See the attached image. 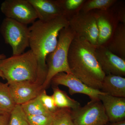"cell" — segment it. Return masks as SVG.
<instances>
[{"mask_svg": "<svg viewBox=\"0 0 125 125\" xmlns=\"http://www.w3.org/2000/svg\"><path fill=\"white\" fill-rule=\"evenodd\" d=\"M52 88L53 93L52 96L58 108H68L74 110L81 106L79 102L71 98L66 92L60 89L58 86H53Z\"/></svg>", "mask_w": 125, "mask_h": 125, "instance_id": "18", "label": "cell"}, {"mask_svg": "<svg viewBox=\"0 0 125 125\" xmlns=\"http://www.w3.org/2000/svg\"><path fill=\"white\" fill-rule=\"evenodd\" d=\"M73 125H105L108 118L100 100H91L85 106L71 110Z\"/></svg>", "mask_w": 125, "mask_h": 125, "instance_id": "6", "label": "cell"}, {"mask_svg": "<svg viewBox=\"0 0 125 125\" xmlns=\"http://www.w3.org/2000/svg\"><path fill=\"white\" fill-rule=\"evenodd\" d=\"M95 56L106 75L125 76V60L113 54L106 47H96Z\"/></svg>", "mask_w": 125, "mask_h": 125, "instance_id": "11", "label": "cell"}, {"mask_svg": "<svg viewBox=\"0 0 125 125\" xmlns=\"http://www.w3.org/2000/svg\"><path fill=\"white\" fill-rule=\"evenodd\" d=\"M53 86L61 85L69 88L71 95L76 94H85L89 97L91 100H99V95L106 94L101 90L90 88L82 82L72 74L61 72L55 75L52 79L51 84Z\"/></svg>", "mask_w": 125, "mask_h": 125, "instance_id": "10", "label": "cell"}, {"mask_svg": "<svg viewBox=\"0 0 125 125\" xmlns=\"http://www.w3.org/2000/svg\"><path fill=\"white\" fill-rule=\"evenodd\" d=\"M28 0L34 8L39 20L49 21L64 16L57 0Z\"/></svg>", "mask_w": 125, "mask_h": 125, "instance_id": "14", "label": "cell"}, {"mask_svg": "<svg viewBox=\"0 0 125 125\" xmlns=\"http://www.w3.org/2000/svg\"><path fill=\"white\" fill-rule=\"evenodd\" d=\"M21 105L25 114L28 115H52L55 113L49 111L43 106L39 94L35 98Z\"/></svg>", "mask_w": 125, "mask_h": 125, "instance_id": "19", "label": "cell"}, {"mask_svg": "<svg viewBox=\"0 0 125 125\" xmlns=\"http://www.w3.org/2000/svg\"><path fill=\"white\" fill-rule=\"evenodd\" d=\"M0 10L6 18L27 25L38 19L34 8L28 0H5L1 3Z\"/></svg>", "mask_w": 125, "mask_h": 125, "instance_id": "8", "label": "cell"}, {"mask_svg": "<svg viewBox=\"0 0 125 125\" xmlns=\"http://www.w3.org/2000/svg\"><path fill=\"white\" fill-rule=\"evenodd\" d=\"M108 125H125V120L113 122L111 124Z\"/></svg>", "mask_w": 125, "mask_h": 125, "instance_id": "28", "label": "cell"}, {"mask_svg": "<svg viewBox=\"0 0 125 125\" xmlns=\"http://www.w3.org/2000/svg\"><path fill=\"white\" fill-rule=\"evenodd\" d=\"M69 27L75 36L83 38L97 46L98 31L93 11H80L69 19Z\"/></svg>", "mask_w": 125, "mask_h": 125, "instance_id": "7", "label": "cell"}, {"mask_svg": "<svg viewBox=\"0 0 125 125\" xmlns=\"http://www.w3.org/2000/svg\"><path fill=\"white\" fill-rule=\"evenodd\" d=\"M69 26V20L62 16L47 21H35L29 27V47L38 63L37 80L44 83L47 74L46 58L57 44L60 31Z\"/></svg>", "mask_w": 125, "mask_h": 125, "instance_id": "1", "label": "cell"}, {"mask_svg": "<svg viewBox=\"0 0 125 125\" xmlns=\"http://www.w3.org/2000/svg\"><path fill=\"white\" fill-rule=\"evenodd\" d=\"M12 98L16 105H22L35 98L42 89V84L34 81H21L9 84Z\"/></svg>", "mask_w": 125, "mask_h": 125, "instance_id": "12", "label": "cell"}, {"mask_svg": "<svg viewBox=\"0 0 125 125\" xmlns=\"http://www.w3.org/2000/svg\"><path fill=\"white\" fill-rule=\"evenodd\" d=\"M117 1L116 0H86L80 11L87 12L95 10H108Z\"/></svg>", "mask_w": 125, "mask_h": 125, "instance_id": "21", "label": "cell"}, {"mask_svg": "<svg viewBox=\"0 0 125 125\" xmlns=\"http://www.w3.org/2000/svg\"><path fill=\"white\" fill-rule=\"evenodd\" d=\"M26 115L30 125H52L54 120V114L52 115Z\"/></svg>", "mask_w": 125, "mask_h": 125, "instance_id": "24", "label": "cell"}, {"mask_svg": "<svg viewBox=\"0 0 125 125\" xmlns=\"http://www.w3.org/2000/svg\"><path fill=\"white\" fill-rule=\"evenodd\" d=\"M110 9L116 17L119 23L125 24V8L124 6L115 5V4Z\"/></svg>", "mask_w": 125, "mask_h": 125, "instance_id": "26", "label": "cell"}, {"mask_svg": "<svg viewBox=\"0 0 125 125\" xmlns=\"http://www.w3.org/2000/svg\"><path fill=\"white\" fill-rule=\"evenodd\" d=\"M16 105L11 96L9 84L0 81V114L10 115Z\"/></svg>", "mask_w": 125, "mask_h": 125, "instance_id": "17", "label": "cell"}, {"mask_svg": "<svg viewBox=\"0 0 125 125\" xmlns=\"http://www.w3.org/2000/svg\"><path fill=\"white\" fill-rule=\"evenodd\" d=\"M6 58V56L4 54H0V61Z\"/></svg>", "mask_w": 125, "mask_h": 125, "instance_id": "29", "label": "cell"}, {"mask_svg": "<svg viewBox=\"0 0 125 125\" xmlns=\"http://www.w3.org/2000/svg\"><path fill=\"white\" fill-rule=\"evenodd\" d=\"M75 36V33L69 26L60 31L56 48L46 58L48 72L42 85L43 89H46L51 84L52 79L56 74L61 72L71 74L67 57L70 46Z\"/></svg>", "mask_w": 125, "mask_h": 125, "instance_id": "4", "label": "cell"}, {"mask_svg": "<svg viewBox=\"0 0 125 125\" xmlns=\"http://www.w3.org/2000/svg\"><path fill=\"white\" fill-rule=\"evenodd\" d=\"M98 31L97 47H106L109 43L119 22L111 10H93Z\"/></svg>", "mask_w": 125, "mask_h": 125, "instance_id": "9", "label": "cell"}, {"mask_svg": "<svg viewBox=\"0 0 125 125\" xmlns=\"http://www.w3.org/2000/svg\"><path fill=\"white\" fill-rule=\"evenodd\" d=\"M63 14L68 20L79 12L86 0H57Z\"/></svg>", "mask_w": 125, "mask_h": 125, "instance_id": "20", "label": "cell"}, {"mask_svg": "<svg viewBox=\"0 0 125 125\" xmlns=\"http://www.w3.org/2000/svg\"><path fill=\"white\" fill-rule=\"evenodd\" d=\"M10 115L0 114V125H9Z\"/></svg>", "mask_w": 125, "mask_h": 125, "instance_id": "27", "label": "cell"}, {"mask_svg": "<svg viewBox=\"0 0 125 125\" xmlns=\"http://www.w3.org/2000/svg\"><path fill=\"white\" fill-rule=\"evenodd\" d=\"M101 91L114 97L125 98V78L114 75H105Z\"/></svg>", "mask_w": 125, "mask_h": 125, "instance_id": "15", "label": "cell"}, {"mask_svg": "<svg viewBox=\"0 0 125 125\" xmlns=\"http://www.w3.org/2000/svg\"><path fill=\"white\" fill-rule=\"evenodd\" d=\"M38 63L31 50L18 55H12L0 61V71L9 84L36 80Z\"/></svg>", "mask_w": 125, "mask_h": 125, "instance_id": "3", "label": "cell"}, {"mask_svg": "<svg viewBox=\"0 0 125 125\" xmlns=\"http://www.w3.org/2000/svg\"><path fill=\"white\" fill-rule=\"evenodd\" d=\"M9 125H30L21 105H16L11 112Z\"/></svg>", "mask_w": 125, "mask_h": 125, "instance_id": "23", "label": "cell"}, {"mask_svg": "<svg viewBox=\"0 0 125 125\" xmlns=\"http://www.w3.org/2000/svg\"><path fill=\"white\" fill-rule=\"evenodd\" d=\"M96 47L85 39L75 36L68 52V65L71 74L90 88L101 90L106 74L95 56Z\"/></svg>", "mask_w": 125, "mask_h": 125, "instance_id": "2", "label": "cell"}, {"mask_svg": "<svg viewBox=\"0 0 125 125\" xmlns=\"http://www.w3.org/2000/svg\"><path fill=\"white\" fill-rule=\"evenodd\" d=\"M0 77L2 78V79H4V76H3V74L2 73H1V72L0 71Z\"/></svg>", "mask_w": 125, "mask_h": 125, "instance_id": "30", "label": "cell"}, {"mask_svg": "<svg viewBox=\"0 0 125 125\" xmlns=\"http://www.w3.org/2000/svg\"><path fill=\"white\" fill-rule=\"evenodd\" d=\"M39 96L43 105L51 112L55 113L59 109L56 105L52 96L48 95L46 90H42Z\"/></svg>", "mask_w": 125, "mask_h": 125, "instance_id": "25", "label": "cell"}, {"mask_svg": "<svg viewBox=\"0 0 125 125\" xmlns=\"http://www.w3.org/2000/svg\"><path fill=\"white\" fill-rule=\"evenodd\" d=\"M98 98L102 103L108 121L113 123L125 120V98L104 94H99Z\"/></svg>", "mask_w": 125, "mask_h": 125, "instance_id": "13", "label": "cell"}, {"mask_svg": "<svg viewBox=\"0 0 125 125\" xmlns=\"http://www.w3.org/2000/svg\"><path fill=\"white\" fill-rule=\"evenodd\" d=\"M106 47L113 54L125 60V24L119 23Z\"/></svg>", "mask_w": 125, "mask_h": 125, "instance_id": "16", "label": "cell"}, {"mask_svg": "<svg viewBox=\"0 0 125 125\" xmlns=\"http://www.w3.org/2000/svg\"><path fill=\"white\" fill-rule=\"evenodd\" d=\"M0 32L5 43L11 47L12 55L22 54L29 47V29L27 25L5 18L1 24Z\"/></svg>", "mask_w": 125, "mask_h": 125, "instance_id": "5", "label": "cell"}, {"mask_svg": "<svg viewBox=\"0 0 125 125\" xmlns=\"http://www.w3.org/2000/svg\"><path fill=\"white\" fill-rule=\"evenodd\" d=\"M70 108H59L54 114L52 125H73Z\"/></svg>", "mask_w": 125, "mask_h": 125, "instance_id": "22", "label": "cell"}]
</instances>
